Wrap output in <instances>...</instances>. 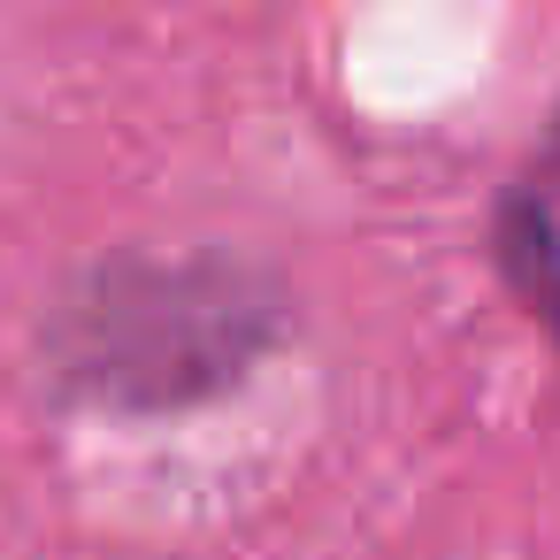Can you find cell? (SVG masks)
<instances>
[{
  "label": "cell",
  "mask_w": 560,
  "mask_h": 560,
  "mask_svg": "<svg viewBox=\"0 0 560 560\" xmlns=\"http://www.w3.org/2000/svg\"><path fill=\"white\" fill-rule=\"evenodd\" d=\"M284 338V292L231 254H124L85 269L47 330L39 361L55 392L108 415H177L223 399Z\"/></svg>",
  "instance_id": "cell-1"
},
{
  "label": "cell",
  "mask_w": 560,
  "mask_h": 560,
  "mask_svg": "<svg viewBox=\"0 0 560 560\" xmlns=\"http://www.w3.org/2000/svg\"><path fill=\"white\" fill-rule=\"evenodd\" d=\"M491 238H499V277L522 292V307L560 346V215L537 200V185H522V192L499 200V231Z\"/></svg>",
  "instance_id": "cell-2"
},
{
  "label": "cell",
  "mask_w": 560,
  "mask_h": 560,
  "mask_svg": "<svg viewBox=\"0 0 560 560\" xmlns=\"http://www.w3.org/2000/svg\"><path fill=\"white\" fill-rule=\"evenodd\" d=\"M537 200L560 215V108H552V131H545V162H537Z\"/></svg>",
  "instance_id": "cell-3"
}]
</instances>
